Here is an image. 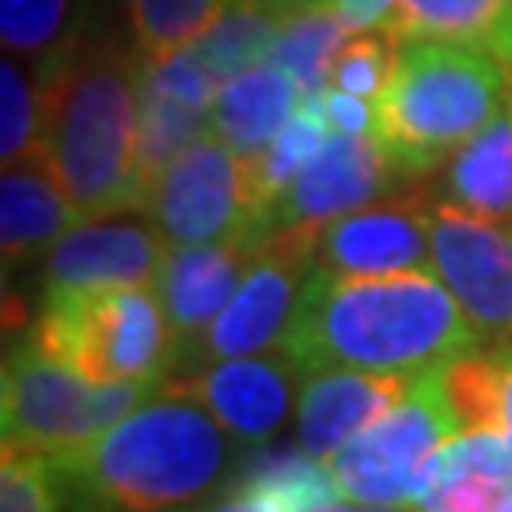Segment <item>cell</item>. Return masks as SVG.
Segmentation results:
<instances>
[{"mask_svg":"<svg viewBox=\"0 0 512 512\" xmlns=\"http://www.w3.org/2000/svg\"><path fill=\"white\" fill-rule=\"evenodd\" d=\"M482 334L433 270L330 274L311 270L281 349L296 365L380 376L444 372L475 353Z\"/></svg>","mask_w":512,"mask_h":512,"instance_id":"cell-1","label":"cell"},{"mask_svg":"<svg viewBox=\"0 0 512 512\" xmlns=\"http://www.w3.org/2000/svg\"><path fill=\"white\" fill-rule=\"evenodd\" d=\"M251 456L186 387H156L80 448L50 456L65 501L107 512H198Z\"/></svg>","mask_w":512,"mask_h":512,"instance_id":"cell-2","label":"cell"},{"mask_svg":"<svg viewBox=\"0 0 512 512\" xmlns=\"http://www.w3.org/2000/svg\"><path fill=\"white\" fill-rule=\"evenodd\" d=\"M46 99V156L76 217H114L148 205L137 160V54L73 50L38 65Z\"/></svg>","mask_w":512,"mask_h":512,"instance_id":"cell-3","label":"cell"},{"mask_svg":"<svg viewBox=\"0 0 512 512\" xmlns=\"http://www.w3.org/2000/svg\"><path fill=\"white\" fill-rule=\"evenodd\" d=\"M509 99V69L494 50L444 38L399 42L387 84L372 99V137L399 175H425L505 114Z\"/></svg>","mask_w":512,"mask_h":512,"instance_id":"cell-4","label":"cell"},{"mask_svg":"<svg viewBox=\"0 0 512 512\" xmlns=\"http://www.w3.org/2000/svg\"><path fill=\"white\" fill-rule=\"evenodd\" d=\"M31 342L95 384L164 380L175 353L152 285L46 289Z\"/></svg>","mask_w":512,"mask_h":512,"instance_id":"cell-5","label":"cell"},{"mask_svg":"<svg viewBox=\"0 0 512 512\" xmlns=\"http://www.w3.org/2000/svg\"><path fill=\"white\" fill-rule=\"evenodd\" d=\"M156 387H164V380L95 384L76 368L61 365L46 349H38L27 334L8 349L0 376L4 448L38 456L80 448L148 399Z\"/></svg>","mask_w":512,"mask_h":512,"instance_id":"cell-6","label":"cell"},{"mask_svg":"<svg viewBox=\"0 0 512 512\" xmlns=\"http://www.w3.org/2000/svg\"><path fill=\"white\" fill-rule=\"evenodd\" d=\"M463 429L444 372L414 376L399 403L327 459L346 501L414 505L429 463Z\"/></svg>","mask_w":512,"mask_h":512,"instance_id":"cell-7","label":"cell"},{"mask_svg":"<svg viewBox=\"0 0 512 512\" xmlns=\"http://www.w3.org/2000/svg\"><path fill=\"white\" fill-rule=\"evenodd\" d=\"M311 270H315V224L266 236L255 262L239 281L236 296L190 346L171 357V372H194L224 357L281 349Z\"/></svg>","mask_w":512,"mask_h":512,"instance_id":"cell-8","label":"cell"},{"mask_svg":"<svg viewBox=\"0 0 512 512\" xmlns=\"http://www.w3.org/2000/svg\"><path fill=\"white\" fill-rule=\"evenodd\" d=\"M145 213L167 247L251 236V167L213 129H205L160 171Z\"/></svg>","mask_w":512,"mask_h":512,"instance_id":"cell-9","label":"cell"},{"mask_svg":"<svg viewBox=\"0 0 512 512\" xmlns=\"http://www.w3.org/2000/svg\"><path fill=\"white\" fill-rule=\"evenodd\" d=\"M433 274L456 296L482 342H512V224L463 205H429Z\"/></svg>","mask_w":512,"mask_h":512,"instance_id":"cell-10","label":"cell"},{"mask_svg":"<svg viewBox=\"0 0 512 512\" xmlns=\"http://www.w3.org/2000/svg\"><path fill=\"white\" fill-rule=\"evenodd\" d=\"M399 179V167L387 160L376 137L365 133H334L323 148L293 175V183L277 194V202L258 220V239L304 228V224H327L349 209L380 202Z\"/></svg>","mask_w":512,"mask_h":512,"instance_id":"cell-11","label":"cell"},{"mask_svg":"<svg viewBox=\"0 0 512 512\" xmlns=\"http://www.w3.org/2000/svg\"><path fill=\"white\" fill-rule=\"evenodd\" d=\"M300 380L304 368L285 349H270L202 365L175 384L186 387L239 444L262 448L296 414Z\"/></svg>","mask_w":512,"mask_h":512,"instance_id":"cell-12","label":"cell"},{"mask_svg":"<svg viewBox=\"0 0 512 512\" xmlns=\"http://www.w3.org/2000/svg\"><path fill=\"white\" fill-rule=\"evenodd\" d=\"M167 255V239L152 220L126 213L76 220L42 255L46 289H107V285H152Z\"/></svg>","mask_w":512,"mask_h":512,"instance_id":"cell-13","label":"cell"},{"mask_svg":"<svg viewBox=\"0 0 512 512\" xmlns=\"http://www.w3.org/2000/svg\"><path fill=\"white\" fill-rule=\"evenodd\" d=\"M315 266L330 274L433 270L429 205L414 198L368 202L327 224H315Z\"/></svg>","mask_w":512,"mask_h":512,"instance_id":"cell-14","label":"cell"},{"mask_svg":"<svg viewBox=\"0 0 512 512\" xmlns=\"http://www.w3.org/2000/svg\"><path fill=\"white\" fill-rule=\"evenodd\" d=\"M255 236L213 239V243H186L167 247L164 266L152 281L160 296V308L167 315V327L175 338V353L186 349L217 319L224 304L236 296L247 266L258 255ZM171 353V357H175Z\"/></svg>","mask_w":512,"mask_h":512,"instance_id":"cell-15","label":"cell"},{"mask_svg":"<svg viewBox=\"0 0 512 512\" xmlns=\"http://www.w3.org/2000/svg\"><path fill=\"white\" fill-rule=\"evenodd\" d=\"M414 376H380L357 368H311L296 395V444L315 459H330L353 433L399 403Z\"/></svg>","mask_w":512,"mask_h":512,"instance_id":"cell-16","label":"cell"},{"mask_svg":"<svg viewBox=\"0 0 512 512\" xmlns=\"http://www.w3.org/2000/svg\"><path fill=\"white\" fill-rule=\"evenodd\" d=\"M76 209L57 179L46 148L4 164L0 175V251L4 270L46 255L57 239L76 224Z\"/></svg>","mask_w":512,"mask_h":512,"instance_id":"cell-17","label":"cell"},{"mask_svg":"<svg viewBox=\"0 0 512 512\" xmlns=\"http://www.w3.org/2000/svg\"><path fill=\"white\" fill-rule=\"evenodd\" d=\"M512 490V444L486 429H459L421 478L418 512H497Z\"/></svg>","mask_w":512,"mask_h":512,"instance_id":"cell-18","label":"cell"},{"mask_svg":"<svg viewBox=\"0 0 512 512\" xmlns=\"http://www.w3.org/2000/svg\"><path fill=\"white\" fill-rule=\"evenodd\" d=\"M296 80L274 61L228 76L213 95L209 129L243 160H255L274 145V137L300 107Z\"/></svg>","mask_w":512,"mask_h":512,"instance_id":"cell-19","label":"cell"},{"mask_svg":"<svg viewBox=\"0 0 512 512\" xmlns=\"http://www.w3.org/2000/svg\"><path fill=\"white\" fill-rule=\"evenodd\" d=\"M444 198L512 224V114H497L444 164Z\"/></svg>","mask_w":512,"mask_h":512,"instance_id":"cell-20","label":"cell"},{"mask_svg":"<svg viewBox=\"0 0 512 512\" xmlns=\"http://www.w3.org/2000/svg\"><path fill=\"white\" fill-rule=\"evenodd\" d=\"M205 129H209V110L160 88L148 65L137 57V160H141L148 194L160 171Z\"/></svg>","mask_w":512,"mask_h":512,"instance_id":"cell-21","label":"cell"},{"mask_svg":"<svg viewBox=\"0 0 512 512\" xmlns=\"http://www.w3.org/2000/svg\"><path fill=\"white\" fill-rule=\"evenodd\" d=\"M444 384L463 429H486L512 444V342L459 357L444 368Z\"/></svg>","mask_w":512,"mask_h":512,"instance_id":"cell-22","label":"cell"},{"mask_svg":"<svg viewBox=\"0 0 512 512\" xmlns=\"http://www.w3.org/2000/svg\"><path fill=\"white\" fill-rule=\"evenodd\" d=\"M236 482H247L274 497L285 512H327L342 501L338 478L327 459L308 456L300 444L296 448H251Z\"/></svg>","mask_w":512,"mask_h":512,"instance_id":"cell-23","label":"cell"},{"mask_svg":"<svg viewBox=\"0 0 512 512\" xmlns=\"http://www.w3.org/2000/svg\"><path fill=\"white\" fill-rule=\"evenodd\" d=\"M84 0H0L4 54L23 61H57L80 50Z\"/></svg>","mask_w":512,"mask_h":512,"instance_id":"cell-24","label":"cell"},{"mask_svg":"<svg viewBox=\"0 0 512 512\" xmlns=\"http://www.w3.org/2000/svg\"><path fill=\"white\" fill-rule=\"evenodd\" d=\"M281 27H285V19L228 4L217 16V23L186 54L194 57L217 84H224L228 76L247 73L262 61H270L277 38H281Z\"/></svg>","mask_w":512,"mask_h":512,"instance_id":"cell-25","label":"cell"},{"mask_svg":"<svg viewBox=\"0 0 512 512\" xmlns=\"http://www.w3.org/2000/svg\"><path fill=\"white\" fill-rule=\"evenodd\" d=\"M501 8V0H395L380 31H387L395 42L444 38L490 46L501 23Z\"/></svg>","mask_w":512,"mask_h":512,"instance_id":"cell-26","label":"cell"},{"mask_svg":"<svg viewBox=\"0 0 512 512\" xmlns=\"http://www.w3.org/2000/svg\"><path fill=\"white\" fill-rule=\"evenodd\" d=\"M228 0H126L133 50L141 61H167L190 50L217 23Z\"/></svg>","mask_w":512,"mask_h":512,"instance_id":"cell-27","label":"cell"},{"mask_svg":"<svg viewBox=\"0 0 512 512\" xmlns=\"http://www.w3.org/2000/svg\"><path fill=\"white\" fill-rule=\"evenodd\" d=\"M346 35L349 27L330 8H311L304 16L285 19L270 61L293 76L300 95H319L330 84V65Z\"/></svg>","mask_w":512,"mask_h":512,"instance_id":"cell-28","label":"cell"},{"mask_svg":"<svg viewBox=\"0 0 512 512\" xmlns=\"http://www.w3.org/2000/svg\"><path fill=\"white\" fill-rule=\"evenodd\" d=\"M46 148V99L42 80L23 57L0 61V160L16 164Z\"/></svg>","mask_w":512,"mask_h":512,"instance_id":"cell-29","label":"cell"},{"mask_svg":"<svg viewBox=\"0 0 512 512\" xmlns=\"http://www.w3.org/2000/svg\"><path fill=\"white\" fill-rule=\"evenodd\" d=\"M65 490L50 456L4 448L0 463V512H61Z\"/></svg>","mask_w":512,"mask_h":512,"instance_id":"cell-30","label":"cell"},{"mask_svg":"<svg viewBox=\"0 0 512 512\" xmlns=\"http://www.w3.org/2000/svg\"><path fill=\"white\" fill-rule=\"evenodd\" d=\"M395 54H399V42L387 31H349L330 65V84L342 92L376 99L387 84Z\"/></svg>","mask_w":512,"mask_h":512,"instance_id":"cell-31","label":"cell"},{"mask_svg":"<svg viewBox=\"0 0 512 512\" xmlns=\"http://www.w3.org/2000/svg\"><path fill=\"white\" fill-rule=\"evenodd\" d=\"M319 110H323V118H327V126L334 133H365V137H372L376 107H372V99H365V95L342 92V88L327 84L319 92Z\"/></svg>","mask_w":512,"mask_h":512,"instance_id":"cell-32","label":"cell"},{"mask_svg":"<svg viewBox=\"0 0 512 512\" xmlns=\"http://www.w3.org/2000/svg\"><path fill=\"white\" fill-rule=\"evenodd\" d=\"M395 0H327V8L349 31H380Z\"/></svg>","mask_w":512,"mask_h":512,"instance_id":"cell-33","label":"cell"},{"mask_svg":"<svg viewBox=\"0 0 512 512\" xmlns=\"http://www.w3.org/2000/svg\"><path fill=\"white\" fill-rule=\"evenodd\" d=\"M198 512H285L274 497H266L262 490L247 486V482H232L224 494H217L209 505H202Z\"/></svg>","mask_w":512,"mask_h":512,"instance_id":"cell-34","label":"cell"},{"mask_svg":"<svg viewBox=\"0 0 512 512\" xmlns=\"http://www.w3.org/2000/svg\"><path fill=\"white\" fill-rule=\"evenodd\" d=\"M228 4L251 8V12H266V16H277V19H293L311 12V8H327V0H228Z\"/></svg>","mask_w":512,"mask_h":512,"instance_id":"cell-35","label":"cell"},{"mask_svg":"<svg viewBox=\"0 0 512 512\" xmlns=\"http://www.w3.org/2000/svg\"><path fill=\"white\" fill-rule=\"evenodd\" d=\"M327 512H418L414 505H365V501H338L334 509H327Z\"/></svg>","mask_w":512,"mask_h":512,"instance_id":"cell-36","label":"cell"},{"mask_svg":"<svg viewBox=\"0 0 512 512\" xmlns=\"http://www.w3.org/2000/svg\"><path fill=\"white\" fill-rule=\"evenodd\" d=\"M497 512H512V490H509V497L501 501V509H497Z\"/></svg>","mask_w":512,"mask_h":512,"instance_id":"cell-37","label":"cell"},{"mask_svg":"<svg viewBox=\"0 0 512 512\" xmlns=\"http://www.w3.org/2000/svg\"><path fill=\"white\" fill-rule=\"evenodd\" d=\"M509 114H512V99H509Z\"/></svg>","mask_w":512,"mask_h":512,"instance_id":"cell-38","label":"cell"}]
</instances>
